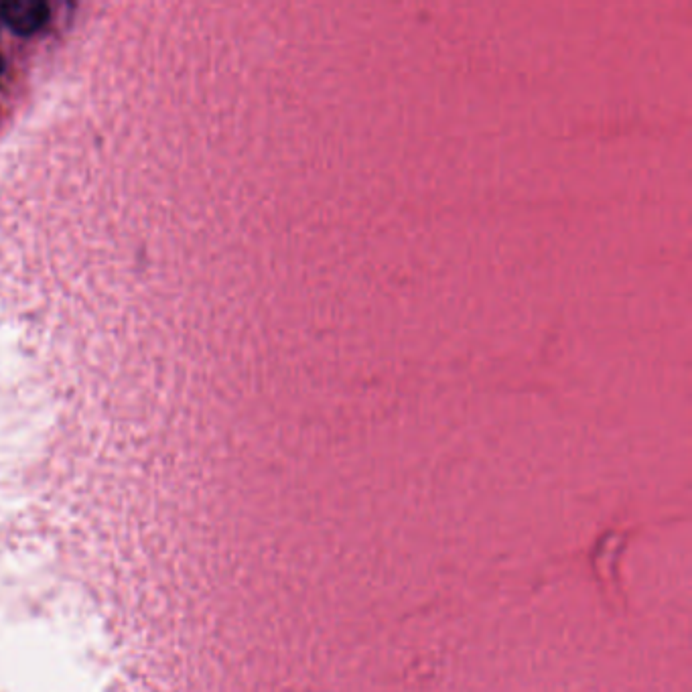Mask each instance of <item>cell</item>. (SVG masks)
<instances>
[{
	"instance_id": "1",
	"label": "cell",
	"mask_w": 692,
	"mask_h": 692,
	"mask_svg": "<svg viewBox=\"0 0 692 692\" xmlns=\"http://www.w3.org/2000/svg\"><path fill=\"white\" fill-rule=\"evenodd\" d=\"M49 19V7L43 0H11L0 5V21L17 35H31L39 31Z\"/></svg>"
}]
</instances>
